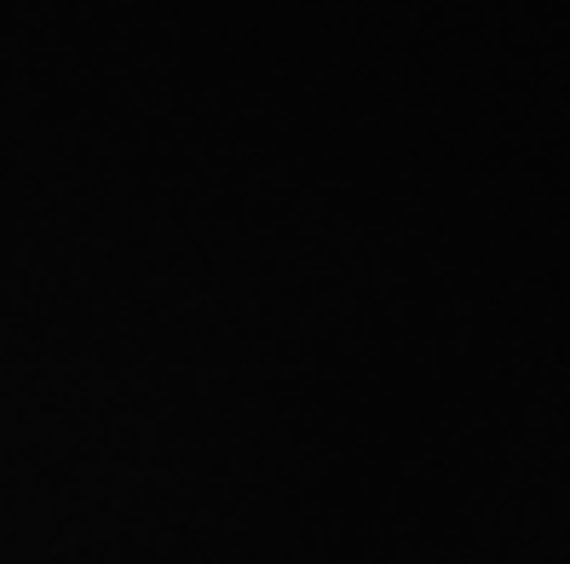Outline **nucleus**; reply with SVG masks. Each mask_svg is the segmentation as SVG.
Wrapping results in <instances>:
<instances>
[]
</instances>
